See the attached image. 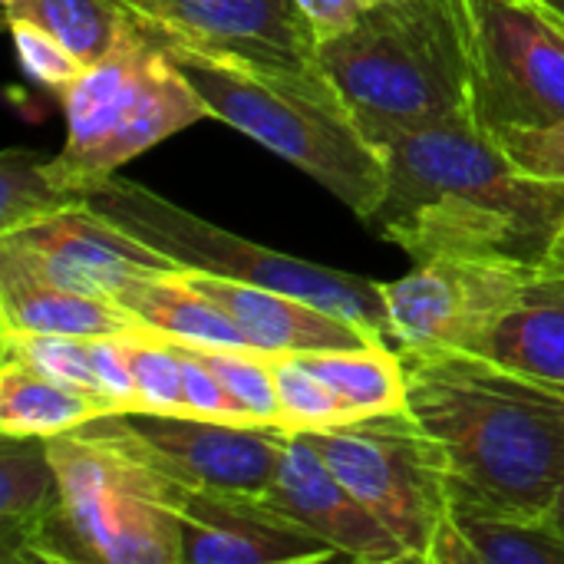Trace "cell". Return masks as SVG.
<instances>
[{
  "instance_id": "1",
  "label": "cell",
  "mask_w": 564,
  "mask_h": 564,
  "mask_svg": "<svg viewBox=\"0 0 564 564\" xmlns=\"http://www.w3.org/2000/svg\"><path fill=\"white\" fill-rule=\"evenodd\" d=\"M390 182L364 221L413 261L499 258L542 268L564 231V182L532 178L476 119H449L380 142Z\"/></svg>"
},
{
  "instance_id": "2",
  "label": "cell",
  "mask_w": 564,
  "mask_h": 564,
  "mask_svg": "<svg viewBox=\"0 0 564 564\" xmlns=\"http://www.w3.org/2000/svg\"><path fill=\"white\" fill-rule=\"evenodd\" d=\"M406 360V410L443 446L453 506L549 519L564 489V393L479 354Z\"/></svg>"
},
{
  "instance_id": "3",
  "label": "cell",
  "mask_w": 564,
  "mask_h": 564,
  "mask_svg": "<svg viewBox=\"0 0 564 564\" xmlns=\"http://www.w3.org/2000/svg\"><path fill=\"white\" fill-rule=\"evenodd\" d=\"M165 53L205 99L212 119L311 175L360 221L380 208L390 182L387 152L364 132L324 66L274 73L215 63L185 50Z\"/></svg>"
},
{
  "instance_id": "4",
  "label": "cell",
  "mask_w": 564,
  "mask_h": 564,
  "mask_svg": "<svg viewBox=\"0 0 564 564\" xmlns=\"http://www.w3.org/2000/svg\"><path fill=\"white\" fill-rule=\"evenodd\" d=\"M317 56L377 145L397 132L473 119L469 59L449 0H377L357 26L324 40Z\"/></svg>"
},
{
  "instance_id": "5",
  "label": "cell",
  "mask_w": 564,
  "mask_h": 564,
  "mask_svg": "<svg viewBox=\"0 0 564 564\" xmlns=\"http://www.w3.org/2000/svg\"><path fill=\"white\" fill-rule=\"evenodd\" d=\"M59 102L66 142L46 159V172L56 188L83 202L135 155L212 119L205 99L132 10L119 43L59 89Z\"/></svg>"
},
{
  "instance_id": "6",
  "label": "cell",
  "mask_w": 564,
  "mask_h": 564,
  "mask_svg": "<svg viewBox=\"0 0 564 564\" xmlns=\"http://www.w3.org/2000/svg\"><path fill=\"white\" fill-rule=\"evenodd\" d=\"M63 512L33 549L46 564H182L172 482L79 430L50 436Z\"/></svg>"
},
{
  "instance_id": "7",
  "label": "cell",
  "mask_w": 564,
  "mask_h": 564,
  "mask_svg": "<svg viewBox=\"0 0 564 564\" xmlns=\"http://www.w3.org/2000/svg\"><path fill=\"white\" fill-rule=\"evenodd\" d=\"M86 205L132 231L165 258H172L182 271H205L215 278L274 288L294 297H304L324 311H334L367 330L373 340H387V304L383 288L377 281L321 268L274 248L254 245L241 235H231L188 208L155 195L142 182L132 178H106L86 195Z\"/></svg>"
},
{
  "instance_id": "8",
  "label": "cell",
  "mask_w": 564,
  "mask_h": 564,
  "mask_svg": "<svg viewBox=\"0 0 564 564\" xmlns=\"http://www.w3.org/2000/svg\"><path fill=\"white\" fill-rule=\"evenodd\" d=\"M340 482L393 532L413 562L426 564L430 545L449 516L453 492L443 446L410 410L304 433Z\"/></svg>"
},
{
  "instance_id": "9",
  "label": "cell",
  "mask_w": 564,
  "mask_h": 564,
  "mask_svg": "<svg viewBox=\"0 0 564 564\" xmlns=\"http://www.w3.org/2000/svg\"><path fill=\"white\" fill-rule=\"evenodd\" d=\"M466 43L473 119L486 129L564 122V30L535 0H449Z\"/></svg>"
},
{
  "instance_id": "10",
  "label": "cell",
  "mask_w": 564,
  "mask_h": 564,
  "mask_svg": "<svg viewBox=\"0 0 564 564\" xmlns=\"http://www.w3.org/2000/svg\"><path fill=\"white\" fill-rule=\"evenodd\" d=\"M126 456L145 463L185 489L264 496L274 482L291 433L278 426H241L169 413H102L79 426Z\"/></svg>"
},
{
  "instance_id": "11",
  "label": "cell",
  "mask_w": 564,
  "mask_h": 564,
  "mask_svg": "<svg viewBox=\"0 0 564 564\" xmlns=\"http://www.w3.org/2000/svg\"><path fill=\"white\" fill-rule=\"evenodd\" d=\"M542 268L499 258H426L383 288L387 337L403 357L476 354Z\"/></svg>"
},
{
  "instance_id": "12",
  "label": "cell",
  "mask_w": 564,
  "mask_h": 564,
  "mask_svg": "<svg viewBox=\"0 0 564 564\" xmlns=\"http://www.w3.org/2000/svg\"><path fill=\"white\" fill-rule=\"evenodd\" d=\"M162 50L274 73L321 69V40L294 0H132Z\"/></svg>"
},
{
  "instance_id": "13",
  "label": "cell",
  "mask_w": 564,
  "mask_h": 564,
  "mask_svg": "<svg viewBox=\"0 0 564 564\" xmlns=\"http://www.w3.org/2000/svg\"><path fill=\"white\" fill-rule=\"evenodd\" d=\"M0 261L79 294L119 297L132 281L182 271L172 258L119 228L86 202L0 235Z\"/></svg>"
},
{
  "instance_id": "14",
  "label": "cell",
  "mask_w": 564,
  "mask_h": 564,
  "mask_svg": "<svg viewBox=\"0 0 564 564\" xmlns=\"http://www.w3.org/2000/svg\"><path fill=\"white\" fill-rule=\"evenodd\" d=\"M172 509L182 529V564H297L344 558L261 496L185 489L172 482Z\"/></svg>"
},
{
  "instance_id": "15",
  "label": "cell",
  "mask_w": 564,
  "mask_h": 564,
  "mask_svg": "<svg viewBox=\"0 0 564 564\" xmlns=\"http://www.w3.org/2000/svg\"><path fill=\"white\" fill-rule=\"evenodd\" d=\"M261 499L307 532L330 542L350 562H413L393 532L340 482V476L327 466L307 436H291L274 482Z\"/></svg>"
},
{
  "instance_id": "16",
  "label": "cell",
  "mask_w": 564,
  "mask_h": 564,
  "mask_svg": "<svg viewBox=\"0 0 564 564\" xmlns=\"http://www.w3.org/2000/svg\"><path fill=\"white\" fill-rule=\"evenodd\" d=\"M182 281H188L195 291H202L208 301H215L241 330L245 344L261 354H321V350H340V347H360L377 344L367 330H360L354 321L324 311L304 297L241 284L228 278H215L205 271H178ZM387 344V340H383Z\"/></svg>"
},
{
  "instance_id": "17",
  "label": "cell",
  "mask_w": 564,
  "mask_h": 564,
  "mask_svg": "<svg viewBox=\"0 0 564 564\" xmlns=\"http://www.w3.org/2000/svg\"><path fill=\"white\" fill-rule=\"evenodd\" d=\"M0 317L13 334L59 337H159L119 297L79 294L33 278L30 271L0 261Z\"/></svg>"
},
{
  "instance_id": "18",
  "label": "cell",
  "mask_w": 564,
  "mask_h": 564,
  "mask_svg": "<svg viewBox=\"0 0 564 564\" xmlns=\"http://www.w3.org/2000/svg\"><path fill=\"white\" fill-rule=\"evenodd\" d=\"M476 354L564 393V278L542 268Z\"/></svg>"
},
{
  "instance_id": "19",
  "label": "cell",
  "mask_w": 564,
  "mask_h": 564,
  "mask_svg": "<svg viewBox=\"0 0 564 564\" xmlns=\"http://www.w3.org/2000/svg\"><path fill=\"white\" fill-rule=\"evenodd\" d=\"M63 512V486L43 436H3L0 446V562H33V549Z\"/></svg>"
},
{
  "instance_id": "20",
  "label": "cell",
  "mask_w": 564,
  "mask_h": 564,
  "mask_svg": "<svg viewBox=\"0 0 564 564\" xmlns=\"http://www.w3.org/2000/svg\"><path fill=\"white\" fill-rule=\"evenodd\" d=\"M426 564H564V535L552 519L449 506Z\"/></svg>"
},
{
  "instance_id": "21",
  "label": "cell",
  "mask_w": 564,
  "mask_h": 564,
  "mask_svg": "<svg viewBox=\"0 0 564 564\" xmlns=\"http://www.w3.org/2000/svg\"><path fill=\"white\" fill-rule=\"evenodd\" d=\"M301 360L340 397L350 423L406 410V360L393 344L301 354Z\"/></svg>"
},
{
  "instance_id": "22",
  "label": "cell",
  "mask_w": 564,
  "mask_h": 564,
  "mask_svg": "<svg viewBox=\"0 0 564 564\" xmlns=\"http://www.w3.org/2000/svg\"><path fill=\"white\" fill-rule=\"evenodd\" d=\"M119 301L165 340L192 347H248L235 321L215 301L182 281L178 271L132 281Z\"/></svg>"
},
{
  "instance_id": "23",
  "label": "cell",
  "mask_w": 564,
  "mask_h": 564,
  "mask_svg": "<svg viewBox=\"0 0 564 564\" xmlns=\"http://www.w3.org/2000/svg\"><path fill=\"white\" fill-rule=\"evenodd\" d=\"M109 413L99 400L63 387L17 360L0 367V436H59Z\"/></svg>"
},
{
  "instance_id": "24",
  "label": "cell",
  "mask_w": 564,
  "mask_h": 564,
  "mask_svg": "<svg viewBox=\"0 0 564 564\" xmlns=\"http://www.w3.org/2000/svg\"><path fill=\"white\" fill-rule=\"evenodd\" d=\"M7 20H26L53 33L86 66L99 63L122 36L129 10L116 0H13Z\"/></svg>"
},
{
  "instance_id": "25",
  "label": "cell",
  "mask_w": 564,
  "mask_h": 564,
  "mask_svg": "<svg viewBox=\"0 0 564 564\" xmlns=\"http://www.w3.org/2000/svg\"><path fill=\"white\" fill-rule=\"evenodd\" d=\"M46 159L33 149H7L0 155V235H13L46 215H56L83 198L53 185Z\"/></svg>"
},
{
  "instance_id": "26",
  "label": "cell",
  "mask_w": 564,
  "mask_h": 564,
  "mask_svg": "<svg viewBox=\"0 0 564 564\" xmlns=\"http://www.w3.org/2000/svg\"><path fill=\"white\" fill-rule=\"evenodd\" d=\"M192 350L221 380L228 397L241 406V413L254 426L281 430V403H278L271 354H261L254 347H192Z\"/></svg>"
},
{
  "instance_id": "27",
  "label": "cell",
  "mask_w": 564,
  "mask_h": 564,
  "mask_svg": "<svg viewBox=\"0 0 564 564\" xmlns=\"http://www.w3.org/2000/svg\"><path fill=\"white\" fill-rule=\"evenodd\" d=\"M3 360H17L63 387H73L93 400H99L109 413L116 406L106 400L102 383L96 377L93 357H89V340L83 337H59V334H13L3 330Z\"/></svg>"
},
{
  "instance_id": "28",
  "label": "cell",
  "mask_w": 564,
  "mask_h": 564,
  "mask_svg": "<svg viewBox=\"0 0 564 564\" xmlns=\"http://www.w3.org/2000/svg\"><path fill=\"white\" fill-rule=\"evenodd\" d=\"M278 403H281V430L291 436L334 430L350 423L340 397L294 354H271Z\"/></svg>"
},
{
  "instance_id": "29",
  "label": "cell",
  "mask_w": 564,
  "mask_h": 564,
  "mask_svg": "<svg viewBox=\"0 0 564 564\" xmlns=\"http://www.w3.org/2000/svg\"><path fill=\"white\" fill-rule=\"evenodd\" d=\"M126 357L135 387V413L185 416L182 360L165 337H126Z\"/></svg>"
},
{
  "instance_id": "30",
  "label": "cell",
  "mask_w": 564,
  "mask_h": 564,
  "mask_svg": "<svg viewBox=\"0 0 564 564\" xmlns=\"http://www.w3.org/2000/svg\"><path fill=\"white\" fill-rule=\"evenodd\" d=\"M7 23H10V33H13L20 69L33 83L59 93V89H66L73 79H79L86 73V63L73 50H66L53 33H46L43 26L26 23V20H7Z\"/></svg>"
},
{
  "instance_id": "31",
  "label": "cell",
  "mask_w": 564,
  "mask_h": 564,
  "mask_svg": "<svg viewBox=\"0 0 564 564\" xmlns=\"http://www.w3.org/2000/svg\"><path fill=\"white\" fill-rule=\"evenodd\" d=\"M492 139L509 155V162L525 175L564 182V122L539 126V129L509 126V129H496Z\"/></svg>"
},
{
  "instance_id": "32",
  "label": "cell",
  "mask_w": 564,
  "mask_h": 564,
  "mask_svg": "<svg viewBox=\"0 0 564 564\" xmlns=\"http://www.w3.org/2000/svg\"><path fill=\"white\" fill-rule=\"evenodd\" d=\"M175 354L182 360V390H185V416L195 420H215V423H241V426H254L241 406L228 397V390L221 387V380L198 360V354L188 344H175Z\"/></svg>"
},
{
  "instance_id": "33",
  "label": "cell",
  "mask_w": 564,
  "mask_h": 564,
  "mask_svg": "<svg viewBox=\"0 0 564 564\" xmlns=\"http://www.w3.org/2000/svg\"><path fill=\"white\" fill-rule=\"evenodd\" d=\"M301 7V13L311 20L317 40H334L340 33H347L350 26L360 23V17L377 3V0H294Z\"/></svg>"
},
{
  "instance_id": "34",
  "label": "cell",
  "mask_w": 564,
  "mask_h": 564,
  "mask_svg": "<svg viewBox=\"0 0 564 564\" xmlns=\"http://www.w3.org/2000/svg\"><path fill=\"white\" fill-rule=\"evenodd\" d=\"M542 268H545V271H552V274H558V278H564V231L555 238L552 254H549V261H545Z\"/></svg>"
},
{
  "instance_id": "35",
  "label": "cell",
  "mask_w": 564,
  "mask_h": 564,
  "mask_svg": "<svg viewBox=\"0 0 564 564\" xmlns=\"http://www.w3.org/2000/svg\"><path fill=\"white\" fill-rule=\"evenodd\" d=\"M555 525H558V532L564 535V489H562V496H558V502H555V509H552V516H549Z\"/></svg>"
},
{
  "instance_id": "36",
  "label": "cell",
  "mask_w": 564,
  "mask_h": 564,
  "mask_svg": "<svg viewBox=\"0 0 564 564\" xmlns=\"http://www.w3.org/2000/svg\"><path fill=\"white\" fill-rule=\"evenodd\" d=\"M535 3L542 7V13H545V17H552V20H555V23H558V26H562V30H564V17H562V13H558V10H552V7H545L542 0H535Z\"/></svg>"
},
{
  "instance_id": "37",
  "label": "cell",
  "mask_w": 564,
  "mask_h": 564,
  "mask_svg": "<svg viewBox=\"0 0 564 564\" xmlns=\"http://www.w3.org/2000/svg\"><path fill=\"white\" fill-rule=\"evenodd\" d=\"M542 3H545V7H552V10H558V13L564 17V0H542Z\"/></svg>"
},
{
  "instance_id": "38",
  "label": "cell",
  "mask_w": 564,
  "mask_h": 564,
  "mask_svg": "<svg viewBox=\"0 0 564 564\" xmlns=\"http://www.w3.org/2000/svg\"><path fill=\"white\" fill-rule=\"evenodd\" d=\"M116 3H122V7H129V3H132V0H116Z\"/></svg>"
},
{
  "instance_id": "39",
  "label": "cell",
  "mask_w": 564,
  "mask_h": 564,
  "mask_svg": "<svg viewBox=\"0 0 564 564\" xmlns=\"http://www.w3.org/2000/svg\"><path fill=\"white\" fill-rule=\"evenodd\" d=\"M7 3H13V0H3V7H7Z\"/></svg>"
}]
</instances>
